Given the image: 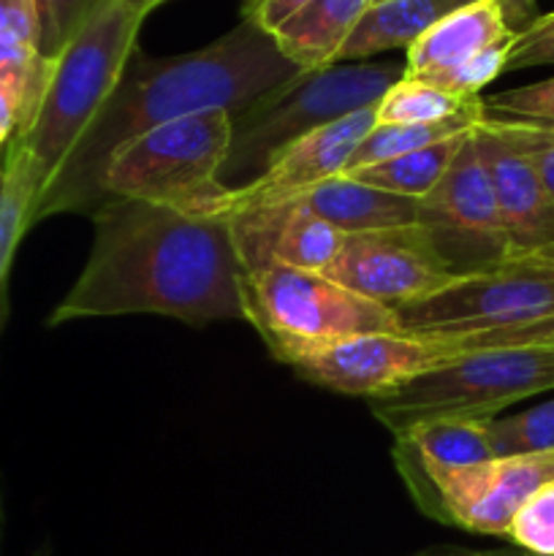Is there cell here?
Masks as SVG:
<instances>
[{"instance_id":"60d3db41","label":"cell","mask_w":554,"mask_h":556,"mask_svg":"<svg viewBox=\"0 0 554 556\" xmlns=\"http://www.w3.org/2000/svg\"><path fill=\"white\" fill-rule=\"evenodd\" d=\"M541 125H546V128H549V130H554V125H549V123H541Z\"/></svg>"},{"instance_id":"7a4b0ae2","label":"cell","mask_w":554,"mask_h":556,"mask_svg":"<svg viewBox=\"0 0 554 556\" xmlns=\"http://www.w3.org/2000/svg\"><path fill=\"white\" fill-rule=\"evenodd\" d=\"M299 74L275 38L248 20L172 58H150L136 47L112 96L33 204L30 226L54 215H92L106 201L101 179L109 157L136 136L212 109L239 114Z\"/></svg>"},{"instance_id":"9c48e42d","label":"cell","mask_w":554,"mask_h":556,"mask_svg":"<svg viewBox=\"0 0 554 556\" xmlns=\"http://www.w3.org/2000/svg\"><path fill=\"white\" fill-rule=\"evenodd\" d=\"M554 315V269L538 255L459 277L432 296L394 309L413 334H483Z\"/></svg>"},{"instance_id":"f35d334b","label":"cell","mask_w":554,"mask_h":556,"mask_svg":"<svg viewBox=\"0 0 554 556\" xmlns=\"http://www.w3.org/2000/svg\"><path fill=\"white\" fill-rule=\"evenodd\" d=\"M538 258H541V261H546V264L552 266V269H554V244H552V248H549V250H543V253L538 255Z\"/></svg>"},{"instance_id":"2e32d148","label":"cell","mask_w":554,"mask_h":556,"mask_svg":"<svg viewBox=\"0 0 554 556\" xmlns=\"http://www.w3.org/2000/svg\"><path fill=\"white\" fill-rule=\"evenodd\" d=\"M505 20L503 0H473L435 22L416 43L405 49V74L421 76L429 71L465 63L487 49L514 41Z\"/></svg>"},{"instance_id":"277c9868","label":"cell","mask_w":554,"mask_h":556,"mask_svg":"<svg viewBox=\"0 0 554 556\" xmlns=\"http://www.w3.org/2000/svg\"><path fill=\"white\" fill-rule=\"evenodd\" d=\"M405 76V63H337L302 71L277 90L231 117V144L221 168V185L248 188L286 147L315 128L375 106Z\"/></svg>"},{"instance_id":"74e56055","label":"cell","mask_w":554,"mask_h":556,"mask_svg":"<svg viewBox=\"0 0 554 556\" xmlns=\"http://www.w3.org/2000/svg\"><path fill=\"white\" fill-rule=\"evenodd\" d=\"M123 3L128 5L130 11H136V14H139V16H144V20H147V16H150L152 11L158 9V5H161V3H166V0H123Z\"/></svg>"},{"instance_id":"8fae6325","label":"cell","mask_w":554,"mask_h":556,"mask_svg":"<svg viewBox=\"0 0 554 556\" xmlns=\"http://www.w3.org/2000/svg\"><path fill=\"white\" fill-rule=\"evenodd\" d=\"M462 353L445 337L413 331L358 334L293 364L297 378L364 402L394 394L418 375L454 362Z\"/></svg>"},{"instance_id":"1f68e13d","label":"cell","mask_w":554,"mask_h":556,"mask_svg":"<svg viewBox=\"0 0 554 556\" xmlns=\"http://www.w3.org/2000/svg\"><path fill=\"white\" fill-rule=\"evenodd\" d=\"M38 16V52L54 60L68 43V0H33Z\"/></svg>"},{"instance_id":"e575fe53","label":"cell","mask_w":554,"mask_h":556,"mask_svg":"<svg viewBox=\"0 0 554 556\" xmlns=\"http://www.w3.org/2000/svg\"><path fill=\"white\" fill-rule=\"evenodd\" d=\"M22 125V106L9 87L0 85V157Z\"/></svg>"},{"instance_id":"ba28073f","label":"cell","mask_w":554,"mask_h":556,"mask_svg":"<svg viewBox=\"0 0 554 556\" xmlns=\"http://www.w3.org/2000/svg\"><path fill=\"white\" fill-rule=\"evenodd\" d=\"M391 456L424 516L476 535L505 538L516 510L554 481V454L494 456L470 467H438L394 438Z\"/></svg>"},{"instance_id":"cb8c5ba5","label":"cell","mask_w":554,"mask_h":556,"mask_svg":"<svg viewBox=\"0 0 554 556\" xmlns=\"http://www.w3.org/2000/svg\"><path fill=\"white\" fill-rule=\"evenodd\" d=\"M476 101V98H473ZM470 101L449 96L416 76H402L375 103V125H424L454 117Z\"/></svg>"},{"instance_id":"4fadbf2b","label":"cell","mask_w":554,"mask_h":556,"mask_svg":"<svg viewBox=\"0 0 554 556\" xmlns=\"http://www.w3.org/2000/svg\"><path fill=\"white\" fill-rule=\"evenodd\" d=\"M226 217L242 269L280 261L326 275L345 239V233L307 210L302 199L239 204Z\"/></svg>"},{"instance_id":"f546056e","label":"cell","mask_w":554,"mask_h":556,"mask_svg":"<svg viewBox=\"0 0 554 556\" xmlns=\"http://www.w3.org/2000/svg\"><path fill=\"white\" fill-rule=\"evenodd\" d=\"M445 337L459 353L481 351V348H519V345H549L554 348V315L536 324L511 326V329L483 331V334H438Z\"/></svg>"},{"instance_id":"d4e9b609","label":"cell","mask_w":554,"mask_h":556,"mask_svg":"<svg viewBox=\"0 0 554 556\" xmlns=\"http://www.w3.org/2000/svg\"><path fill=\"white\" fill-rule=\"evenodd\" d=\"M494 456L554 454V400L505 418H489Z\"/></svg>"},{"instance_id":"7c38bea8","label":"cell","mask_w":554,"mask_h":556,"mask_svg":"<svg viewBox=\"0 0 554 556\" xmlns=\"http://www.w3.org/2000/svg\"><path fill=\"white\" fill-rule=\"evenodd\" d=\"M326 277L391 313L454 282L418 226L345 233Z\"/></svg>"},{"instance_id":"d590c367","label":"cell","mask_w":554,"mask_h":556,"mask_svg":"<svg viewBox=\"0 0 554 556\" xmlns=\"http://www.w3.org/2000/svg\"><path fill=\"white\" fill-rule=\"evenodd\" d=\"M411 556H530L514 546L505 548H459V546H443V548H427Z\"/></svg>"},{"instance_id":"5b68a950","label":"cell","mask_w":554,"mask_h":556,"mask_svg":"<svg viewBox=\"0 0 554 556\" xmlns=\"http://www.w3.org/2000/svg\"><path fill=\"white\" fill-rule=\"evenodd\" d=\"M239 293L244 320L286 367L351 337L402 331L389 307L356 296L320 271L280 261L242 269Z\"/></svg>"},{"instance_id":"e0dca14e","label":"cell","mask_w":554,"mask_h":556,"mask_svg":"<svg viewBox=\"0 0 554 556\" xmlns=\"http://www.w3.org/2000/svg\"><path fill=\"white\" fill-rule=\"evenodd\" d=\"M299 199L342 233L389 231L418 223V199L373 188L348 174L324 179Z\"/></svg>"},{"instance_id":"5bb4252c","label":"cell","mask_w":554,"mask_h":556,"mask_svg":"<svg viewBox=\"0 0 554 556\" xmlns=\"http://www.w3.org/2000/svg\"><path fill=\"white\" fill-rule=\"evenodd\" d=\"M500 220L508 239L511 258L541 255L554 244V204L530 157L511 144L483 114L473 128Z\"/></svg>"},{"instance_id":"b9f144b4","label":"cell","mask_w":554,"mask_h":556,"mask_svg":"<svg viewBox=\"0 0 554 556\" xmlns=\"http://www.w3.org/2000/svg\"><path fill=\"white\" fill-rule=\"evenodd\" d=\"M373 3H375V0H373Z\"/></svg>"},{"instance_id":"3957f363","label":"cell","mask_w":554,"mask_h":556,"mask_svg":"<svg viewBox=\"0 0 554 556\" xmlns=\"http://www.w3.org/2000/svg\"><path fill=\"white\" fill-rule=\"evenodd\" d=\"M141 22L144 16L130 11L123 0H106L52 60L36 114L14 136L36 174L38 195L112 96L136 49Z\"/></svg>"},{"instance_id":"6da1fadb","label":"cell","mask_w":554,"mask_h":556,"mask_svg":"<svg viewBox=\"0 0 554 556\" xmlns=\"http://www.w3.org/2000/svg\"><path fill=\"white\" fill-rule=\"evenodd\" d=\"M90 217L87 264L49 326L114 315H163L188 326L244 320L242 266L226 215L106 199Z\"/></svg>"},{"instance_id":"4dcf8cb0","label":"cell","mask_w":554,"mask_h":556,"mask_svg":"<svg viewBox=\"0 0 554 556\" xmlns=\"http://www.w3.org/2000/svg\"><path fill=\"white\" fill-rule=\"evenodd\" d=\"M554 65V11L536 16L530 25L516 30L505 71Z\"/></svg>"},{"instance_id":"d6a6232c","label":"cell","mask_w":554,"mask_h":556,"mask_svg":"<svg viewBox=\"0 0 554 556\" xmlns=\"http://www.w3.org/2000/svg\"><path fill=\"white\" fill-rule=\"evenodd\" d=\"M0 36L38 47V16L33 0H0Z\"/></svg>"},{"instance_id":"603a6c76","label":"cell","mask_w":554,"mask_h":556,"mask_svg":"<svg viewBox=\"0 0 554 556\" xmlns=\"http://www.w3.org/2000/svg\"><path fill=\"white\" fill-rule=\"evenodd\" d=\"M467 134L451 136V139L438 141V144L424 147V150L396 155L391 161L375 163V166L367 168H358V172H351L348 177L358 179L364 185H373V188L389 190V193L407 195V199H424L445 177V172H449L451 161L456 157Z\"/></svg>"},{"instance_id":"484cf974","label":"cell","mask_w":554,"mask_h":556,"mask_svg":"<svg viewBox=\"0 0 554 556\" xmlns=\"http://www.w3.org/2000/svg\"><path fill=\"white\" fill-rule=\"evenodd\" d=\"M511 43H500V47L487 49V52L465 60V63L449 65V68H440V71H429V74L416 76V79L427 81V85L438 87V90L449 92V96L459 98V101L481 98L483 87L492 85V81L503 74L505 65H508Z\"/></svg>"},{"instance_id":"4316f807","label":"cell","mask_w":554,"mask_h":556,"mask_svg":"<svg viewBox=\"0 0 554 556\" xmlns=\"http://www.w3.org/2000/svg\"><path fill=\"white\" fill-rule=\"evenodd\" d=\"M505 541L530 556H554V481L516 510Z\"/></svg>"},{"instance_id":"ab89813d","label":"cell","mask_w":554,"mask_h":556,"mask_svg":"<svg viewBox=\"0 0 554 556\" xmlns=\"http://www.w3.org/2000/svg\"><path fill=\"white\" fill-rule=\"evenodd\" d=\"M3 525H5V508H3V494H0V541H3Z\"/></svg>"},{"instance_id":"ac0fdd59","label":"cell","mask_w":554,"mask_h":556,"mask_svg":"<svg viewBox=\"0 0 554 556\" xmlns=\"http://www.w3.org/2000/svg\"><path fill=\"white\" fill-rule=\"evenodd\" d=\"M373 0H310L272 38L280 52L302 71L337 65V54Z\"/></svg>"},{"instance_id":"30bf717a","label":"cell","mask_w":554,"mask_h":556,"mask_svg":"<svg viewBox=\"0 0 554 556\" xmlns=\"http://www.w3.org/2000/svg\"><path fill=\"white\" fill-rule=\"evenodd\" d=\"M418 228L454 280L511 261L498 201L473 130L445 177L418 199Z\"/></svg>"},{"instance_id":"44dd1931","label":"cell","mask_w":554,"mask_h":556,"mask_svg":"<svg viewBox=\"0 0 554 556\" xmlns=\"http://www.w3.org/2000/svg\"><path fill=\"white\" fill-rule=\"evenodd\" d=\"M483 101L476 98V101L467 103L462 112H456L454 117L440 119V123H424V125H375L362 141H358L356 152L348 161L345 172L351 174L358 172V168L375 166V163L391 161L396 155H407V152L424 150L429 144H438V141L451 139V136L467 134V130L476 128L483 119Z\"/></svg>"},{"instance_id":"d6986e66","label":"cell","mask_w":554,"mask_h":556,"mask_svg":"<svg viewBox=\"0 0 554 556\" xmlns=\"http://www.w3.org/2000/svg\"><path fill=\"white\" fill-rule=\"evenodd\" d=\"M473 0H375L348 36L337 63H362L373 54L407 49L416 43L435 22Z\"/></svg>"},{"instance_id":"8d00e7d4","label":"cell","mask_w":554,"mask_h":556,"mask_svg":"<svg viewBox=\"0 0 554 556\" xmlns=\"http://www.w3.org/2000/svg\"><path fill=\"white\" fill-rule=\"evenodd\" d=\"M106 0H68V36H74Z\"/></svg>"},{"instance_id":"8992f818","label":"cell","mask_w":554,"mask_h":556,"mask_svg":"<svg viewBox=\"0 0 554 556\" xmlns=\"http://www.w3.org/2000/svg\"><path fill=\"white\" fill-rule=\"evenodd\" d=\"M231 112L190 114L119 147L103 168V199H139L199 215H226L221 168L231 144Z\"/></svg>"},{"instance_id":"9a60e30c","label":"cell","mask_w":554,"mask_h":556,"mask_svg":"<svg viewBox=\"0 0 554 556\" xmlns=\"http://www.w3.org/2000/svg\"><path fill=\"white\" fill-rule=\"evenodd\" d=\"M375 128V106L353 112L337 123L315 128L272 161V166L248 188L228 193L226 212L239 204H266V201L299 199L324 179L345 172L358 141Z\"/></svg>"},{"instance_id":"f1b7e54d","label":"cell","mask_w":554,"mask_h":556,"mask_svg":"<svg viewBox=\"0 0 554 556\" xmlns=\"http://www.w3.org/2000/svg\"><path fill=\"white\" fill-rule=\"evenodd\" d=\"M481 101L487 114L554 125V76L536 81V85L494 92V96L481 98Z\"/></svg>"},{"instance_id":"52a82bcc","label":"cell","mask_w":554,"mask_h":556,"mask_svg":"<svg viewBox=\"0 0 554 556\" xmlns=\"http://www.w3.org/2000/svg\"><path fill=\"white\" fill-rule=\"evenodd\" d=\"M554 389V348H481L418 375L367 407L391 434L438 418H498L500 410Z\"/></svg>"},{"instance_id":"7402d4cb","label":"cell","mask_w":554,"mask_h":556,"mask_svg":"<svg viewBox=\"0 0 554 556\" xmlns=\"http://www.w3.org/2000/svg\"><path fill=\"white\" fill-rule=\"evenodd\" d=\"M394 438L438 467H470L494 459L489 418H438L396 432Z\"/></svg>"},{"instance_id":"7bdbcfd3","label":"cell","mask_w":554,"mask_h":556,"mask_svg":"<svg viewBox=\"0 0 554 556\" xmlns=\"http://www.w3.org/2000/svg\"><path fill=\"white\" fill-rule=\"evenodd\" d=\"M503 3H505V0H503Z\"/></svg>"},{"instance_id":"ffe728a7","label":"cell","mask_w":554,"mask_h":556,"mask_svg":"<svg viewBox=\"0 0 554 556\" xmlns=\"http://www.w3.org/2000/svg\"><path fill=\"white\" fill-rule=\"evenodd\" d=\"M38 195V179L33 174L25 150L11 139L0 157V331L5 320V293L14 266L16 248L30 231V210Z\"/></svg>"},{"instance_id":"836d02e7","label":"cell","mask_w":554,"mask_h":556,"mask_svg":"<svg viewBox=\"0 0 554 556\" xmlns=\"http://www.w3.org/2000/svg\"><path fill=\"white\" fill-rule=\"evenodd\" d=\"M304 3H310V0H242V20L253 22L272 36Z\"/></svg>"},{"instance_id":"83f0119b","label":"cell","mask_w":554,"mask_h":556,"mask_svg":"<svg viewBox=\"0 0 554 556\" xmlns=\"http://www.w3.org/2000/svg\"><path fill=\"white\" fill-rule=\"evenodd\" d=\"M487 112V109H483ZM489 123L505 136L514 147H519L530 163L536 166L538 177H541L543 188H546L549 199L554 204V130L546 125L530 123V119H514V117H498V114H487Z\"/></svg>"}]
</instances>
